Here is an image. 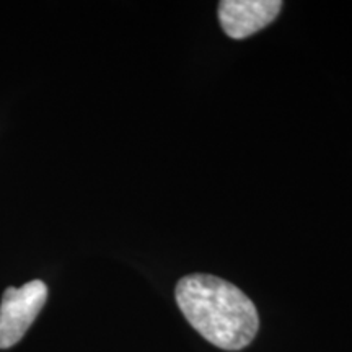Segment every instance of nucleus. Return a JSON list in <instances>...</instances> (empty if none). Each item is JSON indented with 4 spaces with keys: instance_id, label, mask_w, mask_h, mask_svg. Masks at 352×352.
Wrapping results in <instances>:
<instances>
[{
    "instance_id": "2",
    "label": "nucleus",
    "mask_w": 352,
    "mask_h": 352,
    "mask_svg": "<svg viewBox=\"0 0 352 352\" xmlns=\"http://www.w3.org/2000/svg\"><path fill=\"white\" fill-rule=\"evenodd\" d=\"M47 287L43 280H32L21 287H8L0 303V349L15 346L43 310Z\"/></svg>"
},
{
    "instance_id": "1",
    "label": "nucleus",
    "mask_w": 352,
    "mask_h": 352,
    "mask_svg": "<svg viewBox=\"0 0 352 352\" xmlns=\"http://www.w3.org/2000/svg\"><path fill=\"white\" fill-rule=\"evenodd\" d=\"M175 296L189 324L220 349H245L256 336V307L228 280L209 274H191L179 280Z\"/></svg>"
},
{
    "instance_id": "3",
    "label": "nucleus",
    "mask_w": 352,
    "mask_h": 352,
    "mask_svg": "<svg viewBox=\"0 0 352 352\" xmlns=\"http://www.w3.org/2000/svg\"><path fill=\"white\" fill-rule=\"evenodd\" d=\"M280 0H223L219 3V20L227 36L245 39L276 20Z\"/></svg>"
}]
</instances>
